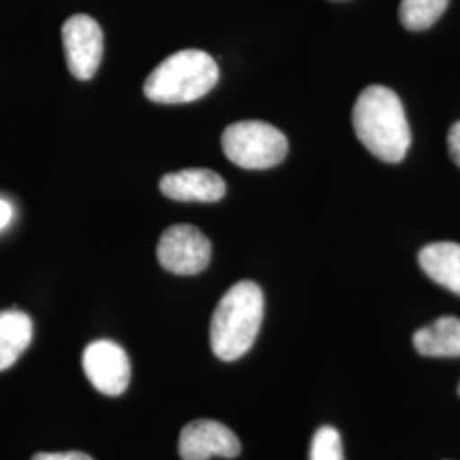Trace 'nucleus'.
Returning a JSON list of instances; mask_svg holds the SVG:
<instances>
[{"label": "nucleus", "instance_id": "nucleus-1", "mask_svg": "<svg viewBox=\"0 0 460 460\" xmlns=\"http://www.w3.org/2000/svg\"><path fill=\"white\" fill-rule=\"evenodd\" d=\"M353 127L363 147L384 163H401L411 146L404 106L393 89L370 85L353 108Z\"/></svg>", "mask_w": 460, "mask_h": 460}, {"label": "nucleus", "instance_id": "nucleus-2", "mask_svg": "<svg viewBox=\"0 0 460 460\" xmlns=\"http://www.w3.org/2000/svg\"><path fill=\"white\" fill-rule=\"evenodd\" d=\"M264 315L263 290L239 281L220 298L210 323V346L217 358L235 362L252 348Z\"/></svg>", "mask_w": 460, "mask_h": 460}, {"label": "nucleus", "instance_id": "nucleus-3", "mask_svg": "<svg viewBox=\"0 0 460 460\" xmlns=\"http://www.w3.org/2000/svg\"><path fill=\"white\" fill-rule=\"evenodd\" d=\"M218 83V66L201 49H182L155 66L144 84L150 101L181 104L207 96Z\"/></svg>", "mask_w": 460, "mask_h": 460}, {"label": "nucleus", "instance_id": "nucleus-4", "mask_svg": "<svg viewBox=\"0 0 460 460\" xmlns=\"http://www.w3.org/2000/svg\"><path fill=\"white\" fill-rule=\"evenodd\" d=\"M222 148L243 169H270L287 157L288 140L270 123L239 121L224 130Z\"/></svg>", "mask_w": 460, "mask_h": 460}, {"label": "nucleus", "instance_id": "nucleus-5", "mask_svg": "<svg viewBox=\"0 0 460 460\" xmlns=\"http://www.w3.org/2000/svg\"><path fill=\"white\" fill-rule=\"evenodd\" d=\"M157 260L165 271L174 275H198L212 260V243L190 224H178L165 230L157 246Z\"/></svg>", "mask_w": 460, "mask_h": 460}, {"label": "nucleus", "instance_id": "nucleus-6", "mask_svg": "<svg viewBox=\"0 0 460 460\" xmlns=\"http://www.w3.org/2000/svg\"><path fill=\"white\" fill-rule=\"evenodd\" d=\"M83 367L93 387L106 395H121L130 385L132 365L127 351L110 340H98L84 349Z\"/></svg>", "mask_w": 460, "mask_h": 460}, {"label": "nucleus", "instance_id": "nucleus-7", "mask_svg": "<svg viewBox=\"0 0 460 460\" xmlns=\"http://www.w3.org/2000/svg\"><path fill=\"white\" fill-rule=\"evenodd\" d=\"M66 66L79 81L94 77L102 58L104 36L93 17L77 14L68 17L62 28Z\"/></svg>", "mask_w": 460, "mask_h": 460}, {"label": "nucleus", "instance_id": "nucleus-8", "mask_svg": "<svg viewBox=\"0 0 460 460\" xmlns=\"http://www.w3.org/2000/svg\"><path fill=\"white\" fill-rule=\"evenodd\" d=\"M239 454L241 442L224 423L215 420H195L181 429L180 456L182 460L235 459Z\"/></svg>", "mask_w": 460, "mask_h": 460}, {"label": "nucleus", "instance_id": "nucleus-9", "mask_svg": "<svg viewBox=\"0 0 460 460\" xmlns=\"http://www.w3.org/2000/svg\"><path fill=\"white\" fill-rule=\"evenodd\" d=\"M163 195L176 201L212 203L222 199L227 186L226 181L210 169H184L165 174L159 182Z\"/></svg>", "mask_w": 460, "mask_h": 460}, {"label": "nucleus", "instance_id": "nucleus-10", "mask_svg": "<svg viewBox=\"0 0 460 460\" xmlns=\"http://www.w3.org/2000/svg\"><path fill=\"white\" fill-rule=\"evenodd\" d=\"M420 266L435 283L460 296V244L433 243L418 254Z\"/></svg>", "mask_w": 460, "mask_h": 460}, {"label": "nucleus", "instance_id": "nucleus-11", "mask_svg": "<svg viewBox=\"0 0 460 460\" xmlns=\"http://www.w3.org/2000/svg\"><path fill=\"white\" fill-rule=\"evenodd\" d=\"M414 348L423 357L457 358L460 357L459 317H440L414 332Z\"/></svg>", "mask_w": 460, "mask_h": 460}, {"label": "nucleus", "instance_id": "nucleus-12", "mask_svg": "<svg viewBox=\"0 0 460 460\" xmlns=\"http://www.w3.org/2000/svg\"><path fill=\"white\" fill-rule=\"evenodd\" d=\"M33 341V321L16 309L0 313V372L13 367Z\"/></svg>", "mask_w": 460, "mask_h": 460}, {"label": "nucleus", "instance_id": "nucleus-13", "mask_svg": "<svg viewBox=\"0 0 460 460\" xmlns=\"http://www.w3.org/2000/svg\"><path fill=\"white\" fill-rule=\"evenodd\" d=\"M450 0H402L399 19L410 31H425L445 13Z\"/></svg>", "mask_w": 460, "mask_h": 460}, {"label": "nucleus", "instance_id": "nucleus-14", "mask_svg": "<svg viewBox=\"0 0 460 460\" xmlns=\"http://www.w3.org/2000/svg\"><path fill=\"white\" fill-rule=\"evenodd\" d=\"M309 460H345L341 435L336 428L321 427L314 433Z\"/></svg>", "mask_w": 460, "mask_h": 460}, {"label": "nucleus", "instance_id": "nucleus-15", "mask_svg": "<svg viewBox=\"0 0 460 460\" xmlns=\"http://www.w3.org/2000/svg\"><path fill=\"white\" fill-rule=\"evenodd\" d=\"M447 144H448V154L452 161L460 167V121L454 123L452 128L448 130Z\"/></svg>", "mask_w": 460, "mask_h": 460}, {"label": "nucleus", "instance_id": "nucleus-16", "mask_svg": "<svg viewBox=\"0 0 460 460\" xmlns=\"http://www.w3.org/2000/svg\"><path fill=\"white\" fill-rule=\"evenodd\" d=\"M31 460H94L83 452H41L36 454Z\"/></svg>", "mask_w": 460, "mask_h": 460}, {"label": "nucleus", "instance_id": "nucleus-17", "mask_svg": "<svg viewBox=\"0 0 460 460\" xmlns=\"http://www.w3.org/2000/svg\"><path fill=\"white\" fill-rule=\"evenodd\" d=\"M11 218H13V207H11V203L5 201V199H0V230L9 226Z\"/></svg>", "mask_w": 460, "mask_h": 460}, {"label": "nucleus", "instance_id": "nucleus-18", "mask_svg": "<svg viewBox=\"0 0 460 460\" xmlns=\"http://www.w3.org/2000/svg\"><path fill=\"white\" fill-rule=\"evenodd\" d=\"M459 394H460V385H459Z\"/></svg>", "mask_w": 460, "mask_h": 460}]
</instances>
